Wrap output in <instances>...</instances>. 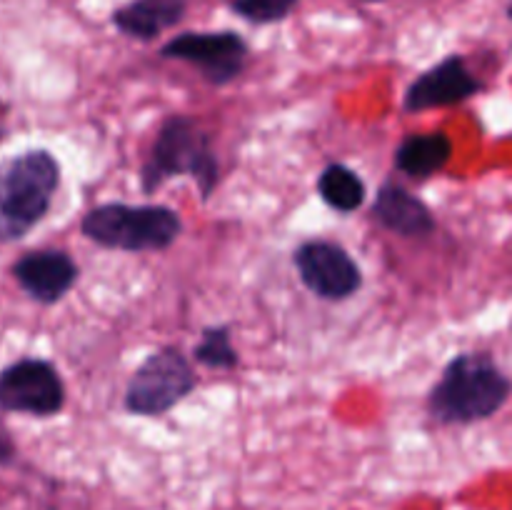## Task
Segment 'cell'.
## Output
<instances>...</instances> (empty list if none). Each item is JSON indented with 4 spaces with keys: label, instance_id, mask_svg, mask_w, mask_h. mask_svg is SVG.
I'll return each instance as SVG.
<instances>
[{
    "label": "cell",
    "instance_id": "6da1fadb",
    "mask_svg": "<svg viewBox=\"0 0 512 510\" xmlns=\"http://www.w3.org/2000/svg\"><path fill=\"white\" fill-rule=\"evenodd\" d=\"M510 395V375L500 370L490 353H460L430 388L425 408L440 425H470L493 418Z\"/></svg>",
    "mask_w": 512,
    "mask_h": 510
},
{
    "label": "cell",
    "instance_id": "7a4b0ae2",
    "mask_svg": "<svg viewBox=\"0 0 512 510\" xmlns=\"http://www.w3.org/2000/svg\"><path fill=\"white\" fill-rule=\"evenodd\" d=\"M60 180L63 168L48 148H28L0 160V243H18L43 223Z\"/></svg>",
    "mask_w": 512,
    "mask_h": 510
},
{
    "label": "cell",
    "instance_id": "3957f363",
    "mask_svg": "<svg viewBox=\"0 0 512 510\" xmlns=\"http://www.w3.org/2000/svg\"><path fill=\"white\" fill-rule=\"evenodd\" d=\"M180 175L193 178L200 198L210 200L220 180V160L210 135L188 115L173 113L155 133L148 158L140 168V188L145 195H153Z\"/></svg>",
    "mask_w": 512,
    "mask_h": 510
},
{
    "label": "cell",
    "instance_id": "277c9868",
    "mask_svg": "<svg viewBox=\"0 0 512 510\" xmlns=\"http://www.w3.org/2000/svg\"><path fill=\"white\" fill-rule=\"evenodd\" d=\"M80 233L105 250L160 253L180 238L183 218L160 203H103L83 215Z\"/></svg>",
    "mask_w": 512,
    "mask_h": 510
},
{
    "label": "cell",
    "instance_id": "5b68a950",
    "mask_svg": "<svg viewBox=\"0 0 512 510\" xmlns=\"http://www.w3.org/2000/svg\"><path fill=\"white\" fill-rule=\"evenodd\" d=\"M195 385L198 378L188 355L178 345H163L133 370L123 405L138 418H160L183 403Z\"/></svg>",
    "mask_w": 512,
    "mask_h": 510
},
{
    "label": "cell",
    "instance_id": "8992f818",
    "mask_svg": "<svg viewBox=\"0 0 512 510\" xmlns=\"http://www.w3.org/2000/svg\"><path fill=\"white\" fill-rule=\"evenodd\" d=\"M248 40L235 30H185L160 48V58L180 60L215 88L235 83L248 63Z\"/></svg>",
    "mask_w": 512,
    "mask_h": 510
},
{
    "label": "cell",
    "instance_id": "52a82bcc",
    "mask_svg": "<svg viewBox=\"0 0 512 510\" xmlns=\"http://www.w3.org/2000/svg\"><path fill=\"white\" fill-rule=\"evenodd\" d=\"M63 408V375L50 360L25 355L0 368V413L48 420Z\"/></svg>",
    "mask_w": 512,
    "mask_h": 510
},
{
    "label": "cell",
    "instance_id": "ba28073f",
    "mask_svg": "<svg viewBox=\"0 0 512 510\" xmlns=\"http://www.w3.org/2000/svg\"><path fill=\"white\" fill-rule=\"evenodd\" d=\"M300 283L320 300L343 303L363 288V268L340 243L313 238L293 250Z\"/></svg>",
    "mask_w": 512,
    "mask_h": 510
},
{
    "label": "cell",
    "instance_id": "9c48e42d",
    "mask_svg": "<svg viewBox=\"0 0 512 510\" xmlns=\"http://www.w3.org/2000/svg\"><path fill=\"white\" fill-rule=\"evenodd\" d=\"M485 88L483 80L468 68L463 55L453 53L423 70L413 83L405 88L403 110L405 113H423L433 108H450L475 98Z\"/></svg>",
    "mask_w": 512,
    "mask_h": 510
},
{
    "label": "cell",
    "instance_id": "30bf717a",
    "mask_svg": "<svg viewBox=\"0 0 512 510\" xmlns=\"http://www.w3.org/2000/svg\"><path fill=\"white\" fill-rule=\"evenodd\" d=\"M10 275L30 300L40 305H55L75 288L80 268L65 250H28L10 265Z\"/></svg>",
    "mask_w": 512,
    "mask_h": 510
},
{
    "label": "cell",
    "instance_id": "8fae6325",
    "mask_svg": "<svg viewBox=\"0 0 512 510\" xmlns=\"http://www.w3.org/2000/svg\"><path fill=\"white\" fill-rule=\"evenodd\" d=\"M370 218L400 238H430L438 228L428 203L395 180H385L378 188L370 205Z\"/></svg>",
    "mask_w": 512,
    "mask_h": 510
},
{
    "label": "cell",
    "instance_id": "7c38bea8",
    "mask_svg": "<svg viewBox=\"0 0 512 510\" xmlns=\"http://www.w3.org/2000/svg\"><path fill=\"white\" fill-rule=\"evenodd\" d=\"M185 13L188 0H130L110 15V23L128 38L153 43L165 30L175 28Z\"/></svg>",
    "mask_w": 512,
    "mask_h": 510
},
{
    "label": "cell",
    "instance_id": "4fadbf2b",
    "mask_svg": "<svg viewBox=\"0 0 512 510\" xmlns=\"http://www.w3.org/2000/svg\"><path fill=\"white\" fill-rule=\"evenodd\" d=\"M453 158V140L445 133H410L395 148L393 163L413 180H430Z\"/></svg>",
    "mask_w": 512,
    "mask_h": 510
},
{
    "label": "cell",
    "instance_id": "5bb4252c",
    "mask_svg": "<svg viewBox=\"0 0 512 510\" xmlns=\"http://www.w3.org/2000/svg\"><path fill=\"white\" fill-rule=\"evenodd\" d=\"M318 195L328 208L338 213H355L365 205L368 198V185L360 178L358 170L345 163H328L318 175Z\"/></svg>",
    "mask_w": 512,
    "mask_h": 510
},
{
    "label": "cell",
    "instance_id": "9a60e30c",
    "mask_svg": "<svg viewBox=\"0 0 512 510\" xmlns=\"http://www.w3.org/2000/svg\"><path fill=\"white\" fill-rule=\"evenodd\" d=\"M193 360L210 370H235L240 365V355L233 345L228 325H208L200 333V340L193 348Z\"/></svg>",
    "mask_w": 512,
    "mask_h": 510
},
{
    "label": "cell",
    "instance_id": "2e32d148",
    "mask_svg": "<svg viewBox=\"0 0 512 510\" xmlns=\"http://www.w3.org/2000/svg\"><path fill=\"white\" fill-rule=\"evenodd\" d=\"M300 0H230V10L253 25L280 23L288 18Z\"/></svg>",
    "mask_w": 512,
    "mask_h": 510
},
{
    "label": "cell",
    "instance_id": "e0dca14e",
    "mask_svg": "<svg viewBox=\"0 0 512 510\" xmlns=\"http://www.w3.org/2000/svg\"><path fill=\"white\" fill-rule=\"evenodd\" d=\"M15 453H18V450H15L13 438H10L8 430H5L3 425H0V465H10V463H13Z\"/></svg>",
    "mask_w": 512,
    "mask_h": 510
},
{
    "label": "cell",
    "instance_id": "ac0fdd59",
    "mask_svg": "<svg viewBox=\"0 0 512 510\" xmlns=\"http://www.w3.org/2000/svg\"><path fill=\"white\" fill-rule=\"evenodd\" d=\"M3 138H5V130L0 128V143H3Z\"/></svg>",
    "mask_w": 512,
    "mask_h": 510
},
{
    "label": "cell",
    "instance_id": "d6986e66",
    "mask_svg": "<svg viewBox=\"0 0 512 510\" xmlns=\"http://www.w3.org/2000/svg\"><path fill=\"white\" fill-rule=\"evenodd\" d=\"M363 3H383V0H363Z\"/></svg>",
    "mask_w": 512,
    "mask_h": 510
}]
</instances>
